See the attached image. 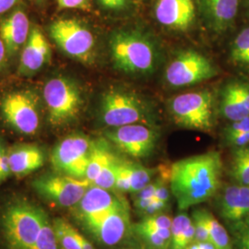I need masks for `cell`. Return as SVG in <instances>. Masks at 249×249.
I'll return each mask as SVG.
<instances>
[{
    "instance_id": "1",
    "label": "cell",
    "mask_w": 249,
    "mask_h": 249,
    "mask_svg": "<svg viewBox=\"0 0 249 249\" xmlns=\"http://www.w3.org/2000/svg\"><path fill=\"white\" fill-rule=\"evenodd\" d=\"M222 176L223 160L217 151L174 162L170 166V189L179 210L185 211L215 196L221 188Z\"/></svg>"
},
{
    "instance_id": "2",
    "label": "cell",
    "mask_w": 249,
    "mask_h": 249,
    "mask_svg": "<svg viewBox=\"0 0 249 249\" xmlns=\"http://www.w3.org/2000/svg\"><path fill=\"white\" fill-rule=\"evenodd\" d=\"M109 48L115 67L124 74L149 76L160 66V48L142 31L124 29L115 32L110 37Z\"/></svg>"
},
{
    "instance_id": "3",
    "label": "cell",
    "mask_w": 249,
    "mask_h": 249,
    "mask_svg": "<svg viewBox=\"0 0 249 249\" xmlns=\"http://www.w3.org/2000/svg\"><path fill=\"white\" fill-rule=\"evenodd\" d=\"M45 212L26 200L10 202L1 215V229L9 249H33Z\"/></svg>"
},
{
    "instance_id": "4",
    "label": "cell",
    "mask_w": 249,
    "mask_h": 249,
    "mask_svg": "<svg viewBox=\"0 0 249 249\" xmlns=\"http://www.w3.org/2000/svg\"><path fill=\"white\" fill-rule=\"evenodd\" d=\"M100 115L109 127L126 124L153 125L155 119L149 103L133 90L114 88L107 90L101 100Z\"/></svg>"
},
{
    "instance_id": "5",
    "label": "cell",
    "mask_w": 249,
    "mask_h": 249,
    "mask_svg": "<svg viewBox=\"0 0 249 249\" xmlns=\"http://www.w3.org/2000/svg\"><path fill=\"white\" fill-rule=\"evenodd\" d=\"M168 110L176 124L192 130L211 131L214 124V96L210 89L178 94L168 102Z\"/></svg>"
},
{
    "instance_id": "6",
    "label": "cell",
    "mask_w": 249,
    "mask_h": 249,
    "mask_svg": "<svg viewBox=\"0 0 249 249\" xmlns=\"http://www.w3.org/2000/svg\"><path fill=\"white\" fill-rule=\"evenodd\" d=\"M44 98L48 112V121L60 126L79 116L83 100L75 82L67 78H54L45 84Z\"/></svg>"
},
{
    "instance_id": "7",
    "label": "cell",
    "mask_w": 249,
    "mask_h": 249,
    "mask_svg": "<svg viewBox=\"0 0 249 249\" xmlns=\"http://www.w3.org/2000/svg\"><path fill=\"white\" fill-rule=\"evenodd\" d=\"M49 34L69 56L85 64L92 62L95 39L89 28L79 19L58 18L50 24Z\"/></svg>"
},
{
    "instance_id": "8",
    "label": "cell",
    "mask_w": 249,
    "mask_h": 249,
    "mask_svg": "<svg viewBox=\"0 0 249 249\" xmlns=\"http://www.w3.org/2000/svg\"><path fill=\"white\" fill-rule=\"evenodd\" d=\"M218 74L213 61L195 50L181 51L165 69L164 79L172 88H186L211 80Z\"/></svg>"
},
{
    "instance_id": "9",
    "label": "cell",
    "mask_w": 249,
    "mask_h": 249,
    "mask_svg": "<svg viewBox=\"0 0 249 249\" xmlns=\"http://www.w3.org/2000/svg\"><path fill=\"white\" fill-rule=\"evenodd\" d=\"M93 142L82 134H73L65 138L52 151L53 169L60 175L85 179Z\"/></svg>"
},
{
    "instance_id": "10",
    "label": "cell",
    "mask_w": 249,
    "mask_h": 249,
    "mask_svg": "<svg viewBox=\"0 0 249 249\" xmlns=\"http://www.w3.org/2000/svg\"><path fill=\"white\" fill-rule=\"evenodd\" d=\"M124 197L115 191L91 185L79 203L75 205L73 214L83 229L89 231L118 208L126 204Z\"/></svg>"
},
{
    "instance_id": "11",
    "label": "cell",
    "mask_w": 249,
    "mask_h": 249,
    "mask_svg": "<svg viewBox=\"0 0 249 249\" xmlns=\"http://www.w3.org/2000/svg\"><path fill=\"white\" fill-rule=\"evenodd\" d=\"M91 185L87 179H77L60 174L44 175L33 182V187L40 196L61 208H73L78 204Z\"/></svg>"
},
{
    "instance_id": "12",
    "label": "cell",
    "mask_w": 249,
    "mask_h": 249,
    "mask_svg": "<svg viewBox=\"0 0 249 249\" xmlns=\"http://www.w3.org/2000/svg\"><path fill=\"white\" fill-rule=\"evenodd\" d=\"M107 140L125 155L135 159L149 157L159 141V132L153 125L126 124L108 130Z\"/></svg>"
},
{
    "instance_id": "13",
    "label": "cell",
    "mask_w": 249,
    "mask_h": 249,
    "mask_svg": "<svg viewBox=\"0 0 249 249\" xmlns=\"http://www.w3.org/2000/svg\"><path fill=\"white\" fill-rule=\"evenodd\" d=\"M2 114L6 122L16 131L25 135H34L40 125L38 101L28 90H19L6 95L1 105Z\"/></svg>"
},
{
    "instance_id": "14",
    "label": "cell",
    "mask_w": 249,
    "mask_h": 249,
    "mask_svg": "<svg viewBox=\"0 0 249 249\" xmlns=\"http://www.w3.org/2000/svg\"><path fill=\"white\" fill-rule=\"evenodd\" d=\"M98 244L106 248L126 245L133 235L129 206L126 204L109 214L101 223L87 231Z\"/></svg>"
},
{
    "instance_id": "15",
    "label": "cell",
    "mask_w": 249,
    "mask_h": 249,
    "mask_svg": "<svg viewBox=\"0 0 249 249\" xmlns=\"http://www.w3.org/2000/svg\"><path fill=\"white\" fill-rule=\"evenodd\" d=\"M219 215L231 231L249 219V187L230 185L224 187L218 197Z\"/></svg>"
},
{
    "instance_id": "16",
    "label": "cell",
    "mask_w": 249,
    "mask_h": 249,
    "mask_svg": "<svg viewBox=\"0 0 249 249\" xmlns=\"http://www.w3.org/2000/svg\"><path fill=\"white\" fill-rule=\"evenodd\" d=\"M195 0H157L154 16L160 25L177 32H186L196 20Z\"/></svg>"
},
{
    "instance_id": "17",
    "label": "cell",
    "mask_w": 249,
    "mask_h": 249,
    "mask_svg": "<svg viewBox=\"0 0 249 249\" xmlns=\"http://www.w3.org/2000/svg\"><path fill=\"white\" fill-rule=\"evenodd\" d=\"M206 26L217 35L231 28L237 16L240 0H195Z\"/></svg>"
},
{
    "instance_id": "18",
    "label": "cell",
    "mask_w": 249,
    "mask_h": 249,
    "mask_svg": "<svg viewBox=\"0 0 249 249\" xmlns=\"http://www.w3.org/2000/svg\"><path fill=\"white\" fill-rule=\"evenodd\" d=\"M219 109L227 120L234 122L249 116V83L233 80L224 84L220 92Z\"/></svg>"
},
{
    "instance_id": "19",
    "label": "cell",
    "mask_w": 249,
    "mask_h": 249,
    "mask_svg": "<svg viewBox=\"0 0 249 249\" xmlns=\"http://www.w3.org/2000/svg\"><path fill=\"white\" fill-rule=\"evenodd\" d=\"M51 58V46L43 32L33 27L19 59L18 73L30 76L39 71Z\"/></svg>"
},
{
    "instance_id": "20",
    "label": "cell",
    "mask_w": 249,
    "mask_h": 249,
    "mask_svg": "<svg viewBox=\"0 0 249 249\" xmlns=\"http://www.w3.org/2000/svg\"><path fill=\"white\" fill-rule=\"evenodd\" d=\"M30 32V20L23 9L14 10L0 21V38L6 46L8 55H15L25 45Z\"/></svg>"
},
{
    "instance_id": "21",
    "label": "cell",
    "mask_w": 249,
    "mask_h": 249,
    "mask_svg": "<svg viewBox=\"0 0 249 249\" xmlns=\"http://www.w3.org/2000/svg\"><path fill=\"white\" fill-rule=\"evenodd\" d=\"M11 173L17 178H24L45 163L43 151L36 145H18L8 151Z\"/></svg>"
},
{
    "instance_id": "22",
    "label": "cell",
    "mask_w": 249,
    "mask_h": 249,
    "mask_svg": "<svg viewBox=\"0 0 249 249\" xmlns=\"http://www.w3.org/2000/svg\"><path fill=\"white\" fill-rule=\"evenodd\" d=\"M133 234L148 249H169L171 229H149L137 223Z\"/></svg>"
},
{
    "instance_id": "23",
    "label": "cell",
    "mask_w": 249,
    "mask_h": 249,
    "mask_svg": "<svg viewBox=\"0 0 249 249\" xmlns=\"http://www.w3.org/2000/svg\"><path fill=\"white\" fill-rule=\"evenodd\" d=\"M115 157L116 155L110 151L106 142H94L85 179L89 180L91 184H93V182L98 177L99 174L102 172V170L104 169L108 164V162Z\"/></svg>"
},
{
    "instance_id": "24",
    "label": "cell",
    "mask_w": 249,
    "mask_h": 249,
    "mask_svg": "<svg viewBox=\"0 0 249 249\" xmlns=\"http://www.w3.org/2000/svg\"><path fill=\"white\" fill-rule=\"evenodd\" d=\"M230 176L236 184L249 187V145L233 149Z\"/></svg>"
},
{
    "instance_id": "25",
    "label": "cell",
    "mask_w": 249,
    "mask_h": 249,
    "mask_svg": "<svg viewBox=\"0 0 249 249\" xmlns=\"http://www.w3.org/2000/svg\"><path fill=\"white\" fill-rule=\"evenodd\" d=\"M209 230L210 241L217 249H233L231 238L225 227L220 223L213 214L205 209H199Z\"/></svg>"
},
{
    "instance_id": "26",
    "label": "cell",
    "mask_w": 249,
    "mask_h": 249,
    "mask_svg": "<svg viewBox=\"0 0 249 249\" xmlns=\"http://www.w3.org/2000/svg\"><path fill=\"white\" fill-rule=\"evenodd\" d=\"M231 62L246 71H249V27L244 28L234 37L230 48Z\"/></svg>"
},
{
    "instance_id": "27",
    "label": "cell",
    "mask_w": 249,
    "mask_h": 249,
    "mask_svg": "<svg viewBox=\"0 0 249 249\" xmlns=\"http://www.w3.org/2000/svg\"><path fill=\"white\" fill-rule=\"evenodd\" d=\"M53 230L61 249H81L77 238V229L63 218H55L53 222Z\"/></svg>"
},
{
    "instance_id": "28",
    "label": "cell",
    "mask_w": 249,
    "mask_h": 249,
    "mask_svg": "<svg viewBox=\"0 0 249 249\" xmlns=\"http://www.w3.org/2000/svg\"><path fill=\"white\" fill-rule=\"evenodd\" d=\"M130 193L134 195L149 185L158 173L157 168H148L140 163L129 161Z\"/></svg>"
},
{
    "instance_id": "29",
    "label": "cell",
    "mask_w": 249,
    "mask_h": 249,
    "mask_svg": "<svg viewBox=\"0 0 249 249\" xmlns=\"http://www.w3.org/2000/svg\"><path fill=\"white\" fill-rule=\"evenodd\" d=\"M33 249H61L53 230V223L45 213L38 234L37 240Z\"/></svg>"
},
{
    "instance_id": "30",
    "label": "cell",
    "mask_w": 249,
    "mask_h": 249,
    "mask_svg": "<svg viewBox=\"0 0 249 249\" xmlns=\"http://www.w3.org/2000/svg\"><path fill=\"white\" fill-rule=\"evenodd\" d=\"M119 161H120L119 158H117L116 156L114 159L110 160L107 166L99 174L98 177L93 182V185L116 192L115 187H116V173H117Z\"/></svg>"
},
{
    "instance_id": "31",
    "label": "cell",
    "mask_w": 249,
    "mask_h": 249,
    "mask_svg": "<svg viewBox=\"0 0 249 249\" xmlns=\"http://www.w3.org/2000/svg\"><path fill=\"white\" fill-rule=\"evenodd\" d=\"M190 220L191 218L185 213H180L175 218H173L169 249H178L181 238L185 232L187 223H189Z\"/></svg>"
},
{
    "instance_id": "32",
    "label": "cell",
    "mask_w": 249,
    "mask_h": 249,
    "mask_svg": "<svg viewBox=\"0 0 249 249\" xmlns=\"http://www.w3.org/2000/svg\"><path fill=\"white\" fill-rule=\"evenodd\" d=\"M129 161L120 160L116 173L115 190L118 194L130 193Z\"/></svg>"
},
{
    "instance_id": "33",
    "label": "cell",
    "mask_w": 249,
    "mask_h": 249,
    "mask_svg": "<svg viewBox=\"0 0 249 249\" xmlns=\"http://www.w3.org/2000/svg\"><path fill=\"white\" fill-rule=\"evenodd\" d=\"M138 223L143 227L149 229H171L173 218L170 217L168 214L162 213L144 217L142 219V221Z\"/></svg>"
},
{
    "instance_id": "34",
    "label": "cell",
    "mask_w": 249,
    "mask_h": 249,
    "mask_svg": "<svg viewBox=\"0 0 249 249\" xmlns=\"http://www.w3.org/2000/svg\"><path fill=\"white\" fill-rule=\"evenodd\" d=\"M192 220L195 226V240L194 242H211L209 230L201 215L200 210H195L192 213Z\"/></svg>"
},
{
    "instance_id": "35",
    "label": "cell",
    "mask_w": 249,
    "mask_h": 249,
    "mask_svg": "<svg viewBox=\"0 0 249 249\" xmlns=\"http://www.w3.org/2000/svg\"><path fill=\"white\" fill-rule=\"evenodd\" d=\"M232 233L236 249H249V219L232 231Z\"/></svg>"
},
{
    "instance_id": "36",
    "label": "cell",
    "mask_w": 249,
    "mask_h": 249,
    "mask_svg": "<svg viewBox=\"0 0 249 249\" xmlns=\"http://www.w3.org/2000/svg\"><path fill=\"white\" fill-rule=\"evenodd\" d=\"M103 9L108 11L120 13L130 9L132 6V0H96Z\"/></svg>"
},
{
    "instance_id": "37",
    "label": "cell",
    "mask_w": 249,
    "mask_h": 249,
    "mask_svg": "<svg viewBox=\"0 0 249 249\" xmlns=\"http://www.w3.org/2000/svg\"><path fill=\"white\" fill-rule=\"evenodd\" d=\"M59 9H80L90 11L91 4L89 0H55Z\"/></svg>"
},
{
    "instance_id": "38",
    "label": "cell",
    "mask_w": 249,
    "mask_h": 249,
    "mask_svg": "<svg viewBox=\"0 0 249 249\" xmlns=\"http://www.w3.org/2000/svg\"><path fill=\"white\" fill-rule=\"evenodd\" d=\"M169 206V202H165V201H161L159 199H156L155 197L152 198L150 205L142 211L139 214L144 218V217H148V216H151V215H155V214L162 213H164L167 208Z\"/></svg>"
},
{
    "instance_id": "39",
    "label": "cell",
    "mask_w": 249,
    "mask_h": 249,
    "mask_svg": "<svg viewBox=\"0 0 249 249\" xmlns=\"http://www.w3.org/2000/svg\"><path fill=\"white\" fill-rule=\"evenodd\" d=\"M248 131H249V116L238 121L231 122V124H228L224 128L223 137L234 135V134L244 133Z\"/></svg>"
},
{
    "instance_id": "40",
    "label": "cell",
    "mask_w": 249,
    "mask_h": 249,
    "mask_svg": "<svg viewBox=\"0 0 249 249\" xmlns=\"http://www.w3.org/2000/svg\"><path fill=\"white\" fill-rule=\"evenodd\" d=\"M223 138L225 143L233 149L249 145V131L230 136H224Z\"/></svg>"
},
{
    "instance_id": "41",
    "label": "cell",
    "mask_w": 249,
    "mask_h": 249,
    "mask_svg": "<svg viewBox=\"0 0 249 249\" xmlns=\"http://www.w3.org/2000/svg\"><path fill=\"white\" fill-rule=\"evenodd\" d=\"M11 169L9 164V153L5 150L0 159V184L6 181L11 175Z\"/></svg>"
},
{
    "instance_id": "42",
    "label": "cell",
    "mask_w": 249,
    "mask_h": 249,
    "mask_svg": "<svg viewBox=\"0 0 249 249\" xmlns=\"http://www.w3.org/2000/svg\"><path fill=\"white\" fill-rule=\"evenodd\" d=\"M170 183L167 181H164L160 184L159 187H157L154 196L156 199H159L161 201L169 202L170 200Z\"/></svg>"
},
{
    "instance_id": "43",
    "label": "cell",
    "mask_w": 249,
    "mask_h": 249,
    "mask_svg": "<svg viewBox=\"0 0 249 249\" xmlns=\"http://www.w3.org/2000/svg\"><path fill=\"white\" fill-rule=\"evenodd\" d=\"M19 0H0V15L13 9Z\"/></svg>"
},
{
    "instance_id": "44",
    "label": "cell",
    "mask_w": 249,
    "mask_h": 249,
    "mask_svg": "<svg viewBox=\"0 0 249 249\" xmlns=\"http://www.w3.org/2000/svg\"><path fill=\"white\" fill-rule=\"evenodd\" d=\"M186 249H217L212 242H193Z\"/></svg>"
},
{
    "instance_id": "45",
    "label": "cell",
    "mask_w": 249,
    "mask_h": 249,
    "mask_svg": "<svg viewBox=\"0 0 249 249\" xmlns=\"http://www.w3.org/2000/svg\"><path fill=\"white\" fill-rule=\"evenodd\" d=\"M77 238L80 244V249H96L94 248V246L89 242L83 234H81L80 231L77 230Z\"/></svg>"
},
{
    "instance_id": "46",
    "label": "cell",
    "mask_w": 249,
    "mask_h": 249,
    "mask_svg": "<svg viewBox=\"0 0 249 249\" xmlns=\"http://www.w3.org/2000/svg\"><path fill=\"white\" fill-rule=\"evenodd\" d=\"M8 60V53L6 46L4 45L2 39L0 38V71L5 68Z\"/></svg>"
},
{
    "instance_id": "47",
    "label": "cell",
    "mask_w": 249,
    "mask_h": 249,
    "mask_svg": "<svg viewBox=\"0 0 249 249\" xmlns=\"http://www.w3.org/2000/svg\"><path fill=\"white\" fill-rule=\"evenodd\" d=\"M123 249H148L142 244H134L132 241H129L126 245H124Z\"/></svg>"
},
{
    "instance_id": "48",
    "label": "cell",
    "mask_w": 249,
    "mask_h": 249,
    "mask_svg": "<svg viewBox=\"0 0 249 249\" xmlns=\"http://www.w3.org/2000/svg\"><path fill=\"white\" fill-rule=\"evenodd\" d=\"M5 150H6V149H5L3 143H2L1 140H0V159H1V156H2V154H3V152H4Z\"/></svg>"
},
{
    "instance_id": "49",
    "label": "cell",
    "mask_w": 249,
    "mask_h": 249,
    "mask_svg": "<svg viewBox=\"0 0 249 249\" xmlns=\"http://www.w3.org/2000/svg\"><path fill=\"white\" fill-rule=\"evenodd\" d=\"M34 1L36 2V3H38V4H42V3L45 2V0H34Z\"/></svg>"
},
{
    "instance_id": "50",
    "label": "cell",
    "mask_w": 249,
    "mask_h": 249,
    "mask_svg": "<svg viewBox=\"0 0 249 249\" xmlns=\"http://www.w3.org/2000/svg\"><path fill=\"white\" fill-rule=\"evenodd\" d=\"M248 7H249V0H248Z\"/></svg>"
}]
</instances>
